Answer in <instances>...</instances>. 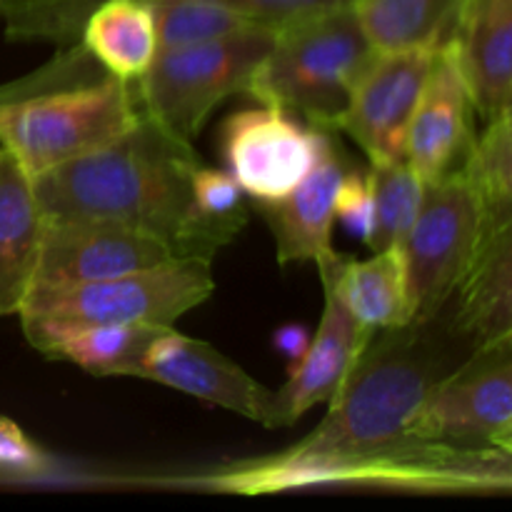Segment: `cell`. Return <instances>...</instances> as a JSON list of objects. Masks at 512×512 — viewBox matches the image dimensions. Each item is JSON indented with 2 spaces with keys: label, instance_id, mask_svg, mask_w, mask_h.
<instances>
[{
  "label": "cell",
  "instance_id": "5",
  "mask_svg": "<svg viewBox=\"0 0 512 512\" xmlns=\"http://www.w3.org/2000/svg\"><path fill=\"white\" fill-rule=\"evenodd\" d=\"M373 55L350 3L335 5L275 30L243 93L328 130Z\"/></svg>",
  "mask_w": 512,
  "mask_h": 512
},
{
  "label": "cell",
  "instance_id": "30",
  "mask_svg": "<svg viewBox=\"0 0 512 512\" xmlns=\"http://www.w3.org/2000/svg\"><path fill=\"white\" fill-rule=\"evenodd\" d=\"M218 3L238 10L240 15L265 25V28L278 30L285 23L335 8V5H345L350 0H218Z\"/></svg>",
  "mask_w": 512,
  "mask_h": 512
},
{
  "label": "cell",
  "instance_id": "27",
  "mask_svg": "<svg viewBox=\"0 0 512 512\" xmlns=\"http://www.w3.org/2000/svg\"><path fill=\"white\" fill-rule=\"evenodd\" d=\"M193 213L215 245L225 248L248 223L245 193L228 170L205 168L203 163L190 178Z\"/></svg>",
  "mask_w": 512,
  "mask_h": 512
},
{
  "label": "cell",
  "instance_id": "25",
  "mask_svg": "<svg viewBox=\"0 0 512 512\" xmlns=\"http://www.w3.org/2000/svg\"><path fill=\"white\" fill-rule=\"evenodd\" d=\"M368 183L375 205V233L370 248L383 250L400 245L418 215L425 183L405 158L370 160Z\"/></svg>",
  "mask_w": 512,
  "mask_h": 512
},
{
  "label": "cell",
  "instance_id": "17",
  "mask_svg": "<svg viewBox=\"0 0 512 512\" xmlns=\"http://www.w3.org/2000/svg\"><path fill=\"white\" fill-rule=\"evenodd\" d=\"M345 165L340 150L328 145L308 178L280 200L258 203L260 215L275 238L278 263H323L333 258L335 193L343 180Z\"/></svg>",
  "mask_w": 512,
  "mask_h": 512
},
{
  "label": "cell",
  "instance_id": "2",
  "mask_svg": "<svg viewBox=\"0 0 512 512\" xmlns=\"http://www.w3.org/2000/svg\"><path fill=\"white\" fill-rule=\"evenodd\" d=\"M163 485L215 490L230 495H270L310 488H388L408 493H508L512 453L463 448L440 440H415L390 450L310 455L288 448L265 458L235 460Z\"/></svg>",
  "mask_w": 512,
  "mask_h": 512
},
{
  "label": "cell",
  "instance_id": "22",
  "mask_svg": "<svg viewBox=\"0 0 512 512\" xmlns=\"http://www.w3.org/2000/svg\"><path fill=\"white\" fill-rule=\"evenodd\" d=\"M80 45L115 78H140L160 48L153 10L145 0H103L85 20Z\"/></svg>",
  "mask_w": 512,
  "mask_h": 512
},
{
  "label": "cell",
  "instance_id": "24",
  "mask_svg": "<svg viewBox=\"0 0 512 512\" xmlns=\"http://www.w3.org/2000/svg\"><path fill=\"white\" fill-rule=\"evenodd\" d=\"M463 168L480 195L488 233L512 228V113L488 120Z\"/></svg>",
  "mask_w": 512,
  "mask_h": 512
},
{
  "label": "cell",
  "instance_id": "12",
  "mask_svg": "<svg viewBox=\"0 0 512 512\" xmlns=\"http://www.w3.org/2000/svg\"><path fill=\"white\" fill-rule=\"evenodd\" d=\"M178 258L165 240L105 220H45L33 285H73Z\"/></svg>",
  "mask_w": 512,
  "mask_h": 512
},
{
  "label": "cell",
  "instance_id": "11",
  "mask_svg": "<svg viewBox=\"0 0 512 512\" xmlns=\"http://www.w3.org/2000/svg\"><path fill=\"white\" fill-rule=\"evenodd\" d=\"M440 45L375 53L328 133H345L368 160L405 158V135Z\"/></svg>",
  "mask_w": 512,
  "mask_h": 512
},
{
  "label": "cell",
  "instance_id": "21",
  "mask_svg": "<svg viewBox=\"0 0 512 512\" xmlns=\"http://www.w3.org/2000/svg\"><path fill=\"white\" fill-rule=\"evenodd\" d=\"M453 298L455 330L475 348L512 340V228L485 240Z\"/></svg>",
  "mask_w": 512,
  "mask_h": 512
},
{
  "label": "cell",
  "instance_id": "7",
  "mask_svg": "<svg viewBox=\"0 0 512 512\" xmlns=\"http://www.w3.org/2000/svg\"><path fill=\"white\" fill-rule=\"evenodd\" d=\"M273 35L275 30L258 28L160 48L133 80L140 110L168 135L193 145L210 113L233 93H243Z\"/></svg>",
  "mask_w": 512,
  "mask_h": 512
},
{
  "label": "cell",
  "instance_id": "19",
  "mask_svg": "<svg viewBox=\"0 0 512 512\" xmlns=\"http://www.w3.org/2000/svg\"><path fill=\"white\" fill-rule=\"evenodd\" d=\"M45 220L33 180L0 148V318L18 315L33 288Z\"/></svg>",
  "mask_w": 512,
  "mask_h": 512
},
{
  "label": "cell",
  "instance_id": "8",
  "mask_svg": "<svg viewBox=\"0 0 512 512\" xmlns=\"http://www.w3.org/2000/svg\"><path fill=\"white\" fill-rule=\"evenodd\" d=\"M488 238L483 203L468 170L425 185L418 215L400 243L413 323L438 318Z\"/></svg>",
  "mask_w": 512,
  "mask_h": 512
},
{
  "label": "cell",
  "instance_id": "13",
  "mask_svg": "<svg viewBox=\"0 0 512 512\" xmlns=\"http://www.w3.org/2000/svg\"><path fill=\"white\" fill-rule=\"evenodd\" d=\"M138 378L168 385L218 408L273 428V390L250 378L240 365L203 340L165 328L155 335L140 360Z\"/></svg>",
  "mask_w": 512,
  "mask_h": 512
},
{
  "label": "cell",
  "instance_id": "23",
  "mask_svg": "<svg viewBox=\"0 0 512 512\" xmlns=\"http://www.w3.org/2000/svg\"><path fill=\"white\" fill-rule=\"evenodd\" d=\"M465 0H350L375 53L443 45Z\"/></svg>",
  "mask_w": 512,
  "mask_h": 512
},
{
  "label": "cell",
  "instance_id": "26",
  "mask_svg": "<svg viewBox=\"0 0 512 512\" xmlns=\"http://www.w3.org/2000/svg\"><path fill=\"white\" fill-rule=\"evenodd\" d=\"M145 3L153 10L160 48L265 28L218 0H145Z\"/></svg>",
  "mask_w": 512,
  "mask_h": 512
},
{
  "label": "cell",
  "instance_id": "20",
  "mask_svg": "<svg viewBox=\"0 0 512 512\" xmlns=\"http://www.w3.org/2000/svg\"><path fill=\"white\" fill-rule=\"evenodd\" d=\"M165 328L158 325H25L28 343L45 358L65 360L90 375H133L150 340Z\"/></svg>",
  "mask_w": 512,
  "mask_h": 512
},
{
  "label": "cell",
  "instance_id": "28",
  "mask_svg": "<svg viewBox=\"0 0 512 512\" xmlns=\"http://www.w3.org/2000/svg\"><path fill=\"white\" fill-rule=\"evenodd\" d=\"M103 0H8L3 5L8 38H48L80 45L83 25Z\"/></svg>",
  "mask_w": 512,
  "mask_h": 512
},
{
  "label": "cell",
  "instance_id": "32",
  "mask_svg": "<svg viewBox=\"0 0 512 512\" xmlns=\"http://www.w3.org/2000/svg\"><path fill=\"white\" fill-rule=\"evenodd\" d=\"M310 345V330L300 323H285L273 333V348L280 358H285L288 368H293L305 355Z\"/></svg>",
  "mask_w": 512,
  "mask_h": 512
},
{
  "label": "cell",
  "instance_id": "31",
  "mask_svg": "<svg viewBox=\"0 0 512 512\" xmlns=\"http://www.w3.org/2000/svg\"><path fill=\"white\" fill-rule=\"evenodd\" d=\"M48 468V455L8 418H0V473L35 475Z\"/></svg>",
  "mask_w": 512,
  "mask_h": 512
},
{
  "label": "cell",
  "instance_id": "3",
  "mask_svg": "<svg viewBox=\"0 0 512 512\" xmlns=\"http://www.w3.org/2000/svg\"><path fill=\"white\" fill-rule=\"evenodd\" d=\"M425 323L378 330L355 368L328 400L318 428L295 445L298 453H373L425 440L420 435L425 400L440 378Z\"/></svg>",
  "mask_w": 512,
  "mask_h": 512
},
{
  "label": "cell",
  "instance_id": "9",
  "mask_svg": "<svg viewBox=\"0 0 512 512\" xmlns=\"http://www.w3.org/2000/svg\"><path fill=\"white\" fill-rule=\"evenodd\" d=\"M425 440L512 453V340L475 348L455 373H443L425 400Z\"/></svg>",
  "mask_w": 512,
  "mask_h": 512
},
{
  "label": "cell",
  "instance_id": "18",
  "mask_svg": "<svg viewBox=\"0 0 512 512\" xmlns=\"http://www.w3.org/2000/svg\"><path fill=\"white\" fill-rule=\"evenodd\" d=\"M323 285H328L343 308L363 328L388 330L413 323L408 273L400 245L373 250L368 260H348L335 253L318 263Z\"/></svg>",
  "mask_w": 512,
  "mask_h": 512
},
{
  "label": "cell",
  "instance_id": "15",
  "mask_svg": "<svg viewBox=\"0 0 512 512\" xmlns=\"http://www.w3.org/2000/svg\"><path fill=\"white\" fill-rule=\"evenodd\" d=\"M323 290L325 305L318 330L303 358L288 368L285 385L273 390V428H288L310 408L328 403L375 335L343 308L328 285H323Z\"/></svg>",
  "mask_w": 512,
  "mask_h": 512
},
{
  "label": "cell",
  "instance_id": "16",
  "mask_svg": "<svg viewBox=\"0 0 512 512\" xmlns=\"http://www.w3.org/2000/svg\"><path fill=\"white\" fill-rule=\"evenodd\" d=\"M445 45L475 113L485 123L512 113V0H465Z\"/></svg>",
  "mask_w": 512,
  "mask_h": 512
},
{
  "label": "cell",
  "instance_id": "29",
  "mask_svg": "<svg viewBox=\"0 0 512 512\" xmlns=\"http://www.w3.org/2000/svg\"><path fill=\"white\" fill-rule=\"evenodd\" d=\"M335 220L343 223L348 235L363 240L370 248L375 233V205L368 173L345 170L338 193H335Z\"/></svg>",
  "mask_w": 512,
  "mask_h": 512
},
{
  "label": "cell",
  "instance_id": "6",
  "mask_svg": "<svg viewBox=\"0 0 512 512\" xmlns=\"http://www.w3.org/2000/svg\"><path fill=\"white\" fill-rule=\"evenodd\" d=\"M213 260L173 258L153 268L73 285H33L20 305V325H158L173 328L213 295Z\"/></svg>",
  "mask_w": 512,
  "mask_h": 512
},
{
  "label": "cell",
  "instance_id": "10",
  "mask_svg": "<svg viewBox=\"0 0 512 512\" xmlns=\"http://www.w3.org/2000/svg\"><path fill=\"white\" fill-rule=\"evenodd\" d=\"M328 130L303 125L288 110L263 105L230 115L220 128L228 173L255 203L293 193L328 150Z\"/></svg>",
  "mask_w": 512,
  "mask_h": 512
},
{
  "label": "cell",
  "instance_id": "4",
  "mask_svg": "<svg viewBox=\"0 0 512 512\" xmlns=\"http://www.w3.org/2000/svg\"><path fill=\"white\" fill-rule=\"evenodd\" d=\"M133 80L105 75L70 88H0V148L30 180L123 138L140 120Z\"/></svg>",
  "mask_w": 512,
  "mask_h": 512
},
{
  "label": "cell",
  "instance_id": "1",
  "mask_svg": "<svg viewBox=\"0 0 512 512\" xmlns=\"http://www.w3.org/2000/svg\"><path fill=\"white\" fill-rule=\"evenodd\" d=\"M200 160L193 145L173 138L148 115L123 138L33 178L43 220H105L165 240L178 258L218 253L198 223L190 178Z\"/></svg>",
  "mask_w": 512,
  "mask_h": 512
},
{
  "label": "cell",
  "instance_id": "14",
  "mask_svg": "<svg viewBox=\"0 0 512 512\" xmlns=\"http://www.w3.org/2000/svg\"><path fill=\"white\" fill-rule=\"evenodd\" d=\"M468 88L448 45H440L405 135V160L425 185L455 173L475 143Z\"/></svg>",
  "mask_w": 512,
  "mask_h": 512
}]
</instances>
